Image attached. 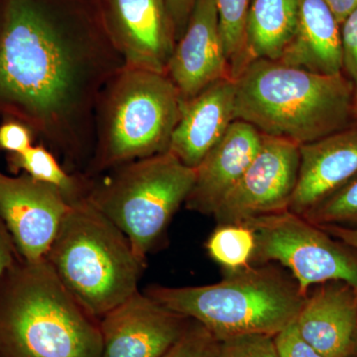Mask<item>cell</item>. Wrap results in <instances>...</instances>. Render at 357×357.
Returning a JSON list of instances; mask_svg holds the SVG:
<instances>
[{"instance_id":"8fae6325","label":"cell","mask_w":357,"mask_h":357,"mask_svg":"<svg viewBox=\"0 0 357 357\" xmlns=\"http://www.w3.org/2000/svg\"><path fill=\"white\" fill-rule=\"evenodd\" d=\"M98 6L126 67L166 73L177 40L165 0H98Z\"/></svg>"},{"instance_id":"cb8c5ba5","label":"cell","mask_w":357,"mask_h":357,"mask_svg":"<svg viewBox=\"0 0 357 357\" xmlns=\"http://www.w3.org/2000/svg\"><path fill=\"white\" fill-rule=\"evenodd\" d=\"M220 347L206 326L191 319L180 340L161 357H220Z\"/></svg>"},{"instance_id":"d6986e66","label":"cell","mask_w":357,"mask_h":357,"mask_svg":"<svg viewBox=\"0 0 357 357\" xmlns=\"http://www.w3.org/2000/svg\"><path fill=\"white\" fill-rule=\"evenodd\" d=\"M297 26V0H251L246 20L244 68L252 61L280 60Z\"/></svg>"},{"instance_id":"484cf974","label":"cell","mask_w":357,"mask_h":357,"mask_svg":"<svg viewBox=\"0 0 357 357\" xmlns=\"http://www.w3.org/2000/svg\"><path fill=\"white\" fill-rule=\"evenodd\" d=\"M0 123V150L18 154L34 145L36 134L27 123L13 117H4Z\"/></svg>"},{"instance_id":"6da1fadb","label":"cell","mask_w":357,"mask_h":357,"mask_svg":"<svg viewBox=\"0 0 357 357\" xmlns=\"http://www.w3.org/2000/svg\"><path fill=\"white\" fill-rule=\"evenodd\" d=\"M124 66L98 0H2L0 114L27 123L70 173L84 175L96 103Z\"/></svg>"},{"instance_id":"9a60e30c","label":"cell","mask_w":357,"mask_h":357,"mask_svg":"<svg viewBox=\"0 0 357 357\" xmlns=\"http://www.w3.org/2000/svg\"><path fill=\"white\" fill-rule=\"evenodd\" d=\"M262 134L251 124L234 121L196 168V178L185 206L204 215H215L255 158Z\"/></svg>"},{"instance_id":"83f0119b","label":"cell","mask_w":357,"mask_h":357,"mask_svg":"<svg viewBox=\"0 0 357 357\" xmlns=\"http://www.w3.org/2000/svg\"><path fill=\"white\" fill-rule=\"evenodd\" d=\"M273 338L280 357H325L302 337L295 321L275 335Z\"/></svg>"},{"instance_id":"ac0fdd59","label":"cell","mask_w":357,"mask_h":357,"mask_svg":"<svg viewBox=\"0 0 357 357\" xmlns=\"http://www.w3.org/2000/svg\"><path fill=\"white\" fill-rule=\"evenodd\" d=\"M297 31L278 62L323 75L344 73L340 25L325 0H297Z\"/></svg>"},{"instance_id":"52a82bcc","label":"cell","mask_w":357,"mask_h":357,"mask_svg":"<svg viewBox=\"0 0 357 357\" xmlns=\"http://www.w3.org/2000/svg\"><path fill=\"white\" fill-rule=\"evenodd\" d=\"M196 178L170 151L89 178L86 198L128 237L142 261L185 204Z\"/></svg>"},{"instance_id":"5bb4252c","label":"cell","mask_w":357,"mask_h":357,"mask_svg":"<svg viewBox=\"0 0 357 357\" xmlns=\"http://www.w3.org/2000/svg\"><path fill=\"white\" fill-rule=\"evenodd\" d=\"M357 176V121L300 146L297 184L288 211L303 215Z\"/></svg>"},{"instance_id":"836d02e7","label":"cell","mask_w":357,"mask_h":357,"mask_svg":"<svg viewBox=\"0 0 357 357\" xmlns=\"http://www.w3.org/2000/svg\"><path fill=\"white\" fill-rule=\"evenodd\" d=\"M356 112L357 116V93H356Z\"/></svg>"},{"instance_id":"9c48e42d","label":"cell","mask_w":357,"mask_h":357,"mask_svg":"<svg viewBox=\"0 0 357 357\" xmlns=\"http://www.w3.org/2000/svg\"><path fill=\"white\" fill-rule=\"evenodd\" d=\"M299 165V145L262 134L255 158L213 215L218 225L243 223L258 215L287 211Z\"/></svg>"},{"instance_id":"d6a6232c","label":"cell","mask_w":357,"mask_h":357,"mask_svg":"<svg viewBox=\"0 0 357 357\" xmlns=\"http://www.w3.org/2000/svg\"><path fill=\"white\" fill-rule=\"evenodd\" d=\"M351 357H357V335H356V344H354V352H352Z\"/></svg>"},{"instance_id":"603a6c76","label":"cell","mask_w":357,"mask_h":357,"mask_svg":"<svg viewBox=\"0 0 357 357\" xmlns=\"http://www.w3.org/2000/svg\"><path fill=\"white\" fill-rule=\"evenodd\" d=\"M302 217L316 225L357 220V176Z\"/></svg>"},{"instance_id":"e575fe53","label":"cell","mask_w":357,"mask_h":357,"mask_svg":"<svg viewBox=\"0 0 357 357\" xmlns=\"http://www.w3.org/2000/svg\"><path fill=\"white\" fill-rule=\"evenodd\" d=\"M1 4H2V0H0V14H1Z\"/></svg>"},{"instance_id":"e0dca14e","label":"cell","mask_w":357,"mask_h":357,"mask_svg":"<svg viewBox=\"0 0 357 357\" xmlns=\"http://www.w3.org/2000/svg\"><path fill=\"white\" fill-rule=\"evenodd\" d=\"M296 326L325 357H351L357 335V291L349 284L323 286L307 296Z\"/></svg>"},{"instance_id":"ffe728a7","label":"cell","mask_w":357,"mask_h":357,"mask_svg":"<svg viewBox=\"0 0 357 357\" xmlns=\"http://www.w3.org/2000/svg\"><path fill=\"white\" fill-rule=\"evenodd\" d=\"M8 164L13 173L27 174L35 180L57 188L70 204L86 198L88 194L89 178L66 170L58 157L42 143L21 153L9 154Z\"/></svg>"},{"instance_id":"ba28073f","label":"cell","mask_w":357,"mask_h":357,"mask_svg":"<svg viewBox=\"0 0 357 357\" xmlns=\"http://www.w3.org/2000/svg\"><path fill=\"white\" fill-rule=\"evenodd\" d=\"M244 225L255 232L252 262L276 261L290 270L307 297L316 284L340 281L357 291V261L318 225L290 211L251 218Z\"/></svg>"},{"instance_id":"4fadbf2b","label":"cell","mask_w":357,"mask_h":357,"mask_svg":"<svg viewBox=\"0 0 357 357\" xmlns=\"http://www.w3.org/2000/svg\"><path fill=\"white\" fill-rule=\"evenodd\" d=\"M183 102L211 84L231 77L215 0H197L166 68Z\"/></svg>"},{"instance_id":"277c9868","label":"cell","mask_w":357,"mask_h":357,"mask_svg":"<svg viewBox=\"0 0 357 357\" xmlns=\"http://www.w3.org/2000/svg\"><path fill=\"white\" fill-rule=\"evenodd\" d=\"M45 259L98 319L139 291L145 267L126 234L86 198L70 204Z\"/></svg>"},{"instance_id":"5b68a950","label":"cell","mask_w":357,"mask_h":357,"mask_svg":"<svg viewBox=\"0 0 357 357\" xmlns=\"http://www.w3.org/2000/svg\"><path fill=\"white\" fill-rule=\"evenodd\" d=\"M183 100L166 73L124 66L102 89L93 153L84 176L168 151Z\"/></svg>"},{"instance_id":"4316f807","label":"cell","mask_w":357,"mask_h":357,"mask_svg":"<svg viewBox=\"0 0 357 357\" xmlns=\"http://www.w3.org/2000/svg\"><path fill=\"white\" fill-rule=\"evenodd\" d=\"M344 74L351 79L357 93V7L340 25Z\"/></svg>"},{"instance_id":"4dcf8cb0","label":"cell","mask_w":357,"mask_h":357,"mask_svg":"<svg viewBox=\"0 0 357 357\" xmlns=\"http://www.w3.org/2000/svg\"><path fill=\"white\" fill-rule=\"evenodd\" d=\"M323 230L330 232L347 245L357 249V229H345L337 225H318Z\"/></svg>"},{"instance_id":"1f68e13d","label":"cell","mask_w":357,"mask_h":357,"mask_svg":"<svg viewBox=\"0 0 357 357\" xmlns=\"http://www.w3.org/2000/svg\"><path fill=\"white\" fill-rule=\"evenodd\" d=\"M332 9L340 25L344 22L349 13L357 7V0H325Z\"/></svg>"},{"instance_id":"44dd1931","label":"cell","mask_w":357,"mask_h":357,"mask_svg":"<svg viewBox=\"0 0 357 357\" xmlns=\"http://www.w3.org/2000/svg\"><path fill=\"white\" fill-rule=\"evenodd\" d=\"M208 255L227 272L250 266L255 250V232L244 223L218 225L206 244Z\"/></svg>"},{"instance_id":"2e32d148","label":"cell","mask_w":357,"mask_h":357,"mask_svg":"<svg viewBox=\"0 0 357 357\" xmlns=\"http://www.w3.org/2000/svg\"><path fill=\"white\" fill-rule=\"evenodd\" d=\"M236 81L225 77L183 102L168 151L196 169L236 121Z\"/></svg>"},{"instance_id":"d4e9b609","label":"cell","mask_w":357,"mask_h":357,"mask_svg":"<svg viewBox=\"0 0 357 357\" xmlns=\"http://www.w3.org/2000/svg\"><path fill=\"white\" fill-rule=\"evenodd\" d=\"M220 342V357H280L271 335L251 333Z\"/></svg>"},{"instance_id":"8992f818","label":"cell","mask_w":357,"mask_h":357,"mask_svg":"<svg viewBox=\"0 0 357 357\" xmlns=\"http://www.w3.org/2000/svg\"><path fill=\"white\" fill-rule=\"evenodd\" d=\"M144 293L206 326L218 340L251 333L274 337L296 321L307 298L276 268L252 265L211 285L149 286Z\"/></svg>"},{"instance_id":"3957f363","label":"cell","mask_w":357,"mask_h":357,"mask_svg":"<svg viewBox=\"0 0 357 357\" xmlns=\"http://www.w3.org/2000/svg\"><path fill=\"white\" fill-rule=\"evenodd\" d=\"M100 319L47 260L18 256L0 279V357H102Z\"/></svg>"},{"instance_id":"7402d4cb","label":"cell","mask_w":357,"mask_h":357,"mask_svg":"<svg viewBox=\"0 0 357 357\" xmlns=\"http://www.w3.org/2000/svg\"><path fill=\"white\" fill-rule=\"evenodd\" d=\"M232 79L244 68L246 20L251 0H215Z\"/></svg>"},{"instance_id":"7c38bea8","label":"cell","mask_w":357,"mask_h":357,"mask_svg":"<svg viewBox=\"0 0 357 357\" xmlns=\"http://www.w3.org/2000/svg\"><path fill=\"white\" fill-rule=\"evenodd\" d=\"M191 319L137 291L100 319L102 357H161Z\"/></svg>"},{"instance_id":"f1b7e54d","label":"cell","mask_w":357,"mask_h":357,"mask_svg":"<svg viewBox=\"0 0 357 357\" xmlns=\"http://www.w3.org/2000/svg\"><path fill=\"white\" fill-rule=\"evenodd\" d=\"M196 1L197 0H165L177 41L187 27L188 21L190 20Z\"/></svg>"},{"instance_id":"30bf717a","label":"cell","mask_w":357,"mask_h":357,"mask_svg":"<svg viewBox=\"0 0 357 357\" xmlns=\"http://www.w3.org/2000/svg\"><path fill=\"white\" fill-rule=\"evenodd\" d=\"M70 206L54 185L0 171V217L26 261L45 258Z\"/></svg>"},{"instance_id":"f546056e","label":"cell","mask_w":357,"mask_h":357,"mask_svg":"<svg viewBox=\"0 0 357 357\" xmlns=\"http://www.w3.org/2000/svg\"><path fill=\"white\" fill-rule=\"evenodd\" d=\"M18 256L13 237L0 217V279L13 266Z\"/></svg>"},{"instance_id":"7a4b0ae2","label":"cell","mask_w":357,"mask_h":357,"mask_svg":"<svg viewBox=\"0 0 357 357\" xmlns=\"http://www.w3.org/2000/svg\"><path fill=\"white\" fill-rule=\"evenodd\" d=\"M236 121L302 146L357 121L356 88L344 73L323 75L256 60L236 77Z\"/></svg>"}]
</instances>
